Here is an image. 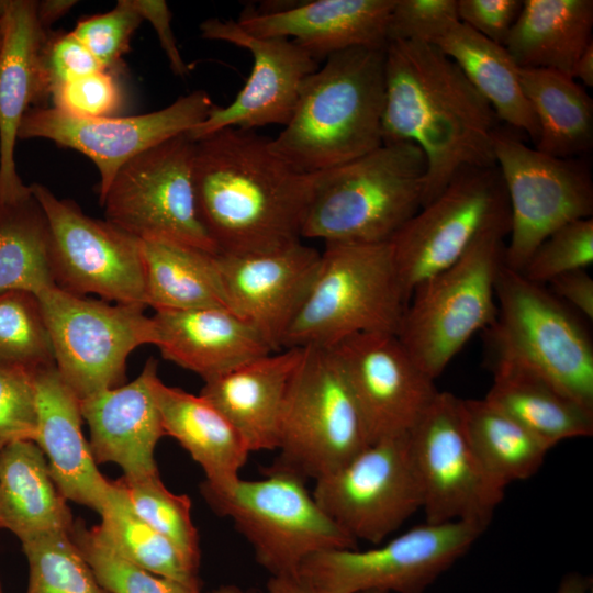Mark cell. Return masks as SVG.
I'll use <instances>...</instances> for the list:
<instances>
[{
  "label": "cell",
  "instance_id": "obj_21",
  "mask_svg": "<svg viewBox=\"0 0 593 593\" xmlns=\"http://www.w3.org/2000/svg\"><path fill=\"white\" fill-rule=\"evenodd\" d=\"M215 257L228 310L253 325L273 351L281 350L312 287L321 253L299 240L272 251Z\"/></svg>",
  "mask_w": 593,
  "mask_h": 593
},
{
  "label": "cell",
  "instance_id": "obj_38",
  "mask_svg": "<svg viewBox=\"0 0 593 593\" xmlns=\"http://www.w3.org/2000/svg\"><path fill=\"white\" fill-rule=\"evenodd\" d=\"M114 482L143 522L168 538L192 563L200 567L199 535L191 518L189 496L170 492L159 473L137 479L123 475Z\"/></svg>",
  "mask_w": 593,
  "mask_h": 593
},
{
  "label": "cell",
  "instance_id": "obj_22",
  "mask_svg": "<svg viewBox=\"0 0 593 593\" xmlns=\"http://www.w3.org/2000/svg\"><path fill=\"white\" fill-rule=\"evenodd\" d=\"M395 0H312L275 8L246 9L237 24L260 37L296 43L316 61L353 47L385 48Z\"/></svg>",
  "mask_w": 593,
  "mask_h": 593
},
{
  "label": "cell",
  "instance_id": "obj_13",
  "mask_svg": "<svg viewBox=\"0 0 593 593\" xmlns=\"http://www.w3.org/2000/svg\"><path fill=\"white\" fill-rule=\"evenodd\" d=\"M194 145L184 133L128 160L100 200L105 220L138 240H165L217 254L198 215Z\"/></svg>",
  "mask_w": 593,
  "mask_h": 593
},
{
  "label": "cell",
  "instance_id": "obj_49",
  "mask_svg": "<svg viewBox=\"0 0 593 593\" xmlns=\"http://www.w3.org/2000/svg\"><path fill=\"white\" fill-rule=\"evenodd\" d=\"M132 1L143 20H147L154 27L172 72L180 77L186 76L189 67L178 49L171 29V12L167 2L164 0Z\"/></svg>",
  "mask_w": 593,
  "mask_h": 593
},
{
  "label": "cell",
  "instance_id": "obj_29",
  "mask_svg": "<svg viewBox=\"0 0 593 593\" xmlns=\"http://www.w3.org/2000/svg\"><path fill=\"white\" fill-rule=\"evenodd\" d=\"M154 394L165 436L174 437L200 465L204 483L223 488L237 481L250 451L225 415L201 394L168 387L158 377Z\"/></svg>",
  "mask_w": 593,
  "mask_h": 593
},
{
  "label": "cell",
  "instance_id": "obj_17",
  "mask_svg": "<svg viewBox=\"0 0 593 593\" xmlns=\"http://www.w3.org/2000/svg\"><path fill=\"white\" fill-rule=\"evenodd\" d=\"M313 499L345 533L381 544L422 508L409 435L376 440L315 480Z\"/></svg>",
  "mask_w": 593,
  "mask_h": 593
},
{
  "label": "cell",
  "instance_id": "obj_18",
  "mask_svg": "<svg viewBox=\"0 0 593 593\" xmlns=\"http://www.w3.org/2000/svg\"><path fill=\"white\" fill-rule=\"evenodd\" d=\"M213 105L208 92L195 90L166 108L131 116L78 119L53 107H35L24 114L18 137L48 139L90 158L100 176V201L128 160L171 137L189 133Z\"/></svg>",
  "mask_w": 593,
  "mask_h": 593
},
{
  "label": "cell",
  "instance_id": "obj_1",
  "mask_svg": "<svg viewBox=\"0 0 593 593\" xmlns=\"http://www.w3.org/2000/svg\"><path fill=\"white\" fill-rule=\"evenodd\" d=\"M501 125L486 100L438 47L413 41L389 42L382 141L411 143L423 152V205L461 169L496 165L493 143Z\"/></svg>",
  "mask_w": 593,
  "mask_h": 593
},
{
  "label": "cell",
  "instance_id": "obj_15",
  "mask_svg": "<svg viewBox=\"0 0 593 593\" xmlns=\"http://www.w3.org/2000/svg\"><path fill=\"white\" fill-rule=\"evenodd\" d=\"M409 440L425 522L488 527L505 486L485 470L469 440L462 399L438 391Z\"/></svg>",
  "mask_w": 593,
  "mask_h": 593
},
{
  "label": "cell",
  "instance_id": "obj_45",
  "mask_svg": "<svg viewBox=\"0 0 593 593\" xmlns=\"http://www.w3.org/2000/svg\"><path fill=\"white\" fill-rule=\"evenodd\" d=\"M36 436L35 372L0 363V437L35 441Z\"/></svg>",
  "mask_w": 593,
  "mask_h": 593
},
{
  "label": "cell",
  "instance_id": "obj_23",
  "mask_svg": "<svg viewBox=\"0 0 593 593\" xmlns=\"http://www.w3.org/2000/svg\"><path fill=\"white\" fill-rule=\"evenodd\" d=\"M157 377L150 358L132 382L80 400L96 463H116L133 479L158 473L154 454L165 433L154 394Z\"/></svg>",
  "mask_w": 593,
  "mask_h": 593
},
{
  "label": "cell",
  "instance_id": "obj_56",
  "mask_svg": "<svg viewBox=\"0 0 593 593\" xmlns=\"http://www.w3.org/2000/svg\"><path fill=\"white\" fill-rule=\"evenodd\" d=\"M10 0H0V22L3 20L8 7H9Z\"/></svg>",
  "mask_w": 593,
  "mask_h": 593
},
{
  "label": "cell",
  "instance_id": "obj_34",
  "mask_svg": "<svg viewBox=\"0 0 593 593\" xmlns=\"http://www.w3.org/2000/svg\"><path fill=\"white\" fill-rule=\"evenodd\" d=\"M539 127L535 148L558 158L585 157L593 146V100L570 75L519 68Z\"/></svg>",
  "mask_w": 593,
  "mask_h": 593
},
{
  "label": "cell",
  "instance_id": "obj_14",
  "mask_svg": "<svg viewBox=\"0 0 593 593\" xmlns=\"http://www.w3.org/2000/svg\"><path fill=\"white\" fill-rule=\"evenodd\" d=\"M510 225L505 186L496 165L466 167L390 240L406 299L454 265L484 232Z\"/></svg>",
  "mask_w": 593,
  "mask_h": 593
},
{
  "label": "cell",
  "instance_id": "obj_20",
  "mask_svg": "<svg viewBox=\"0 0 593 593\" xmlns=\"http://www.w3.org/2000/svg\"><path fill=\"white\" fill-rule=\"evenodd\" d=\"M200 33L202 38L247 49L253 68L235 99L226 107L214 104L188 135L197 142L227 127L254 131L269 124L284 126L304 80L318 68V61L291 40L251 35L233 20L208 19L200 24Z\"/></svg>",
  "mask_w": 593,
  "mask_h": 593
},
{
  "label": "cell",
  "instance_id": "obj_40",
  "mask_svg": "<svg viewBox=\"0 0 593 593\" xmlns=\"http://www.w3.org/2000/svg\"><path fill=\"white\" fill-rule=\"evenodd\" d=\"M0 363L33 372L55 366L49 334L34 293H0Z\"/></svg>",
  "mask_w": 593,
  "mask_h": 593
},
{
  "label": "cell",
  "instance_id": "obj_58",
  "mask_svg": "<svg viewBox=\"0 0 593 593\" xmlns=\"http://www.w3.org/2000/svg\"><path fill=\"white\" fill-rule=\"evenodd\" d=\"M362 593H388V592L378 591V590H371V591H366V592H362Z\"/></svg>",
  "mask_w": 593,
  "mask_h": 593
},
{
  "label": "cell",
  "instance_id": "obj_10",
  "mask_svg": "<svg viewBox=\"0 0 593 593\" xmlns=\"http://www.w3.org/2000/svg\"><path fill=\"white\" fill-rule=\"evenodd\" d=\"M57 371L79 400L120 387L130 354L156 345L157 329L144 305L108 304L56 286L36 294Z\"/></svg>",
  "mask_w": 593,
  "mask_h": 593
},
{
  "label": "cell",
  "instance_id": "obj_19",
  "mask_svg": "<svg viewBox=\"0 0 593 593\" xmlns=\"http://www.w3.org/2000/svg\"><path fill=\"white\" fill-rule=\"evenodd\" d=\"M329 349L358 402L371 444L410 435L438 390L396 334H356Z\"/></svg>",
  "mask_w": 593,
  "mask_h": 593
},
{
  "label": "cell",
  "instance_id": "obj_37",
  "mask_svg": "<svg viewBox=\"0 0 593 593\" xmlns=\"http://www.w3.org/2000/svg\"><path fill=\"white\" fill-rule=\"evenodd\" d=\"M113 491L100 513L99 533L124 558L148 572L201 590L199 567L168 538L143 522L131 508L121 489Z\"/></svg>",
  "mask_w": 593,
  "mask_h": 593
},
{
  "label": "cell",
  "instance_id": "obj_51",
  "mask_svg": "<svg viewBox=\"0 0 593 593\" xmlns=\"http://www.w3.org/2000/svg\"><path fill=\"white\" fill-rule=\"evenodd\" d=\"M77 3L76 0L36 1V14L43 29L48 31L51 25L66 15Z\"/></svg>",
  "mask_w": 593,
  "mask_h": 593
},
{
  "label": "cell",
  "instance_id": "obj_8",
  "mask_svg": "<svg viewBox=\"0 0 593 593\" xmlns=\"http://www.w3.org/2000/svg\"><path fill=\"white\" fill-rule=\"evenodd\" d=\"M371 444L351 388L329 348L304 347L286 392L271 468L317 480Z\"/></svg>",
  "mask_w": 593,
  "mask_h": 593
},
{
  "label": "cell",
  "instance_id": "obj_47",
  "mask_svg": "<svg viewBox=\"0 0 593 593\" xmlns=\"http://www.w3.org/2000/svg\"><path fill=\"white\" fill-rule=\"evenodd\" d=\"M104 69L71 32H46L40 51V75L46 99L58 87Z\"/></svg>",
  "mask_w": 593,
  "mask_h": 593
},
{
  "label": "cell",
  "instance_id": "obj_28",
  "mask_svg": "<svg viewBox=\"0 0 593 593\" xmlns=\"http://www.w3.org/2000/svg\"><path fill=\"white\" fill-rule=\"evenodd\" d=\"M302 348H284L205 381L200 394L238 432L248 450H275L291 376Z\"/></svg>",
  "mask_w": 593,
  "mask_h": 593
},
{
  "label": "cell",
  "instance_id": "obj_59",
  "mask_svg": "<svg viewBox=\"0 0 593 593\" xmlns=\"http://www.w3.org/2000/svg\"><path fill=\"white\" fill-rule=\"evenodd\" d=\"M2 44V21L0 22V48Z\"/></svg>",
  "mask_w": 593,
  "mask_h": 593
},
{
  "label": "cell",
  "instance_id": "obj_25",
  "mask_svg": "<svg viewBox=\"0 0 593 593\" xmlns=\"http://www.w3.org/2000/svg\"><path fill=\"white\" fill-rule=\"evenodd\" d=\"M37 436L51 477L69 501L101 513L112 481L98 470L89 443L81 432L80 400L65 383L56 366L35 372Z\"/></svg>",
  "mask_w": 593,
  "mask_h": 593
},
{
  "label": "cell",
  "instance_id": "obj_5",
  "mask_svg": "<svg viewBox=\"0 0 593 593\" xmlns=\"http://www.w3.org/2000/svg\"><path fill=\"white\" fill-rule=\"evenodd\" d=\"M405 306L390 242L326 243L282 348H332L356 334H396Z\"/></svg>",
  "mask_w": 593,
  "mask_h": 593
},
{
  "label": "cell",
  "instance_id": "obj_50",
  "mask_svg": "<svg viewBox=\"0 0 593 593\" xmlns=\"http://www.w3.org/2000/svg\"><path fill=\"white\" fill-rule=\"evenodd\" d=\"M552 294L572 305L589 321L593 320V279L585 269L566 272L552 279Z\"/></svg>",
  "mask_w": 593,
  "mask_h": 593
},
{
  "label": "cell",
  "instance_id": "obj_48",
  "mask_svg": "<svg viewBox=\"0 0 593 593\" xmlns=\"http://www.w3.org/2000/svg\"><path fill=\"white\" fill-rule=\"evenodd\" d=\"M521 0H457L459 21L503 45L522 10Z\"/></svg>",
  "mask_w": 593,
  "mask_h": 593
},
{
  "label": "cell",
  "instance_id": "obj_52",
  "mask_svg": "<svg viewBox=\"0 0 593 593\" xmlns=\"http://www.w3.org/2000/svg\"><path fill=\"white\" fill-rule=\"evenodd\" d=\"M267 593H311L295 574L271 575Z\"/></svg>",
  "mask_w": 593,
  "mask_h": 593
},
{
  "label": "cell",
  "instance_id": "obj_57",
  "mask_svg": "<svg viewBox=\"0 0 593 593\" xmlns=\"http://www.w3.org/2000/svg\"><path fill=\"white\" fill-rule=\"evenodd\" d=\"M7 443H8V441H5L4 439H2V438L0 437V456H1V451H2V449H3V447H4V445H5Z\"/></svg>",
  "mask_w": 593,
  "mask_h": 593
},
{
  "label": "cell",
  "instance_id": "obj_7",
  "mask_svg": "<svg viewBox=\"0 0 593 593\" xmlns=\"http://www.w3.org/2000/svg\"><path fill=\"white\" fill-rule=\"evenodd\" d=\"M304 480L269 468L264 479L239 478L223 488L203 482L200 489L217 515L233 521L264 569L271 575H289L316 552L356 549L358 544L321 510Z\"/></svg>",
  "mask_w": 593,
  "mask_h": 593
},
{
  "label": "cell",
  "instance_id": "obj_6",
  "mask_svg": "<svg viewBox=\"0 0 593 593\" xmlns=\"http://www.w3.org/2000/svg\"><path fill=\"white\" fill-rule=\"evenodd\" d=\"M510 225L481 234L454 265L415 288L396 336L432 379L479 331L496 320L495 283L504 264Z\"/></svg>",
  "mask_w": 593,
  "mask_h": 593
},
{
  "label": "cell",
  "instance_id": "obj_27",
  "mask_svg": "<svg viewBox=\"0 0 593 593\" xmlns=\"http://www.w3.org/2000/svg\"><path fill=\"white\" fill-rule=\"evenodd\" d=\"M492 384L485 400L545 441L559 443L593 434V412L499 342L486 336Z\"/></svg>",
  "mask_w": 593,
  "mask_h": 593
},
{
  "label": "cell",
  "instance_id": "obj_43",
  "mask_svg": "<svg viewBox=\"0 0 593 593\" xmlns=\"http://www.w3.org/2000/svg\"><path fill=\"white\" fill-rule=\"evenodd\" d=\"M142 22L132 0H119L105 13L82 18L70 32L104 69L115 71Z\"/></svg>",
  "mask_w": 593,
  "mask_h": 593
},
{
  "label": "cell",
  "instance_id": "obj_39",
  "mask_svg": "<svg viewBox=\"0 0 593 593\" xmlns=\"http://www.w3.org/2000/svg\"><path fill=\"white\" fill-rule=\"evenodd\" d=\"M21 542L29 564L26 593H109L69 533H46Z\"/></svg>",
  "mask_w": 593,
  "mask_h": 593
},
{
  "label": "cell",
  "instance_id": "obj_12",
  "mask_svg": "<svg viewBox=\"0 0 593 593\" xmlns=\"http://www.w3.org/2000/svg\"><path fill=\"white\" fill-rule=\"evenodd\" d=\"M497 315L486 336L504 345L593 412V345L575 314L551 291L501 267Z\"/></svg>",
  "mask_w": 593,
  "mask_h": 593
},
{
  "label": "cell",
  "instance_id": "obj_36",
  "mask_svg": "<svg viewBox=\"0 0 593 593\" xmlns=\"http://www.w3.org/2000/svg\"><path fill=\"white\" fill-rule=\"evenodd\" d=\"M49 232L34 197L0 202V293L19 290L35 295L54 287Z\"/></svg>",
  "mask_w": 593,
  "mask_h": 593
},
{
  "label": "cell",
  "instance_id": "obj_54",
  "mask_svg": "<svg viewBox=\"0 0 593 593\" xmlns=\"http://www.w3.org/2000/svg\"><path fill=\"white\" fill-rule=\"evenodd\" d=\"M551 593H592V581L579 572H569Z\"/></svg>",
  "mask_w": 593,
  "mask_h": 593
},
{
  "label": "cell",
  "instance_id": "obj_55",
  "mask_svg": "<svg viewBox=\"0 0 593 593\" xmlns=\"http://www.w3.org/2000/svg\"><path fill=\"white\" fill-rule=\"evenodd\" d=\"M208 593H251L236 585H222Z\"/></svg>",
  "mask_w": 593,
  "mask_h": 593
},
{
  "label": "cell",
  "instance_id": "obj_46",
  "mask_svg": "<svg viewBox=\"0 0 593 593\" xmlns=\"http://www.w3.org/2000/svg\"><path fill=\"white\" fill-rule=\"evenodd\" d=\"M458 22L457 0H395L389 21V42L434 45Z\"/></svg>",
  "mask_w": 593,
  "mask_h": 593
},
{
  "label": "cell",
  "instance_id": "obj_44",
  "mask_svg": "<svg viewBox=\"0 0 593 593\" xmlns=\"http://www.w3.org/2000/svg\"><path fill=\"white\" fill-rule=\"evenodd\" d=\"M53 108L78 119L115 116L124 92L114 70L101 69L71 80L51 96Z\"/></svg>",
  "mask_w": 593,
  "mask_h": 593
},
{
  "label": "cell",
  "instance_id": "obj_33",
  "mask_svg": "<svg viewBox=\"0 0 593 593\" xmlns=\"http://www.w3.org/2000/svg\"><path fill=\"white\" fill-rule=\"evenodd\" d=\"M139 243L146 306L155 312L228 310L216 254L165 240Z\"/></svg>",
  "mask_w": 593,
  "mask_h": 593
},
{
  "label": "cell",
  "instance_id": "obj_42",
  "mask_svg": "<svg viewBox=\"0 0 593 593\" xmlns=\"http://www.w3.org/2000/svg\"><path fill=\"white\" fill-rule=\"evenodd\" d=\"M593 262V217L575 220L551 233L535 249L521 273L532 282L549 283Z\"/></svg>",
  "mask_w": 593,
  "mask_h": 593
},
{
  "label": "cell",
  "instance_id": "obj_11",
  "mask_svg": "<svg viewBox=\"0 0 593 593\" xmlns=\"http://www.w3.org/2000/svg\"><path fill=\"white\" fill-rule=\"evenodd\" d=\"M508 126L495 133L493 150L507 193L511 228L504 264L518 272L551 233L593 215V181L585 157L558 158L526 145Z\"/></svg>",
  "mask_w": 593,
  "mask_h": 593
},
{
  "label": "cell",
  "instance_id": "obj_60",
  "mask_svg": "<svg viewBox=\"0 0 593 593\" xmlns=\"http://www.w3.org/2000/svg\"><path fill=\"white\" fill-rule=\"evenodd\" d=\"M0 593H3V592H2V589H1V584H0Z\"/></svg>",
  "mask_w": 593,
  "mask_h": 593
},
{
  "label": "cell",
  "instance_id": "obj_41",
  "mask_svg": "<svg viewBox=\"0 0 593 593\" xmlns=\"http://www.w3.org/2000/svg\"><path fill=\"white\" fill-rule=\"evenodd\" d=\"M69 534L97 581L109 593H202L131 562L104 539L97 526L87 528L78 521Z\"/></svg>",
  "mask_w": 593,
  "mask_h": 593
},
{
  "label": "cell",
  "instance_id": "obj_26",
  "mask_svg": "<svg viewBox=\"0 0 593 593\" xmlns=\"http://www.w3.org/2000/svg\"><path fill=\"white\" fill-rule=\"evenodd\" d=\"M161 356L204 382L275 353L248 322L222 307L156 311Z\"/></svg>",
  "mask_w": 593,
  "mask_h": 593
},
{
  "label": "cell",
  "instance_id": "obj_3",
  "mask_svg": "<svg viewBox=\"0 0 593 593\" xmlns=\"http://www.w3.org/2000/svg\"><path fill=\"white\" fill-rule=\"evenodd\" d=\"M385 48L328 56L304 80L289 122L270 138L272 150L296 170L317 174L381 146Z\"/></svg>",
  "mask_w": 593,
  "mask_h": 593
},
{
  "label": "cell",
  "instance_id": "obj_2",
  "mask_svg": "<svg viewBox=\"0 0 593 593\" xmlns=\"http://www.w3.org/2000/svg\"><path fill=\"white\" fill-rule=\"evenodd\" d=\"M316 176L290 166L255 131L227 127L197 141V210L217 254L266 253L299 242Z\"/></svg>",
  "mask_w": 593,
  "mask_h": 593
},
{
  "label": "cell",
  "instance_id": "obj_31",
  "mask_svg": "<svg viewBox=\"0 0 593 593\" xmlns=\"http://www.w3.org/2000/svg\"><path fill=\"white\" fill-rule=\"evenodd\" d=\"M592 0H524L504 47L519 68L552 69L571 76L593 43Z\"/></svg>",
  "mask_w": 593,
  "mask_h": 593
},
{
  "label": "cell",
  "instance_id": "obj_32",
  "mask_svg": "<svg viewBox=\"0 0 593 593\" xmlns=\"http://www.w3.org/2000/svg\"><path fill=\"white\" fill-rule=\"evenodd\" d=\"M434 45L456 63L501 123L526 134L536 144L537 119L524 94L519 67L503 45L462 22L452 25Z\"/></svg>",
  "mask_w": 593,
  "mask_h": 593
},
{
  "label": "cell",
  "instance_id": "obj_24",
  "mask_svg": "<svg viewBox=\"0 0 593 593\" xmlns=\"http://www.w3.org/2000/svg\"><path fill=\"white\" fill-rule=\"evenodd\" d=\"M46 32L36 14V1L10 0L0 48V202L31 192L18 175L14 152L24 114L46 105L40 75Z\"/></svg>",
  "mask_w": 593,
  "mask_h": 593
},
{
  "label": "cell",
  "instance_id": "obj_4",
  "mask_svg": "<svg viewBox=\"0 0 593 593\" xmlns=\"http://www.w3.org/2000/svg\"><path fill=\"white\" fill-rule=\"evenodd\" d=\"M423 152L411 143L382 144L317 172L301 237L324 243H389L422 208Z\"/></svg>",
  "mask_w": 593,
  "mask_h": 593
},
{
  "label": "cell",
  "instance_id": "obj_53",
  "mask_svg": "<svg viewBox=\"0 0 593 593\" xmlns=\"http://www.w3.org/2000/svg\"><path fill=\"white\" fill-rule=\"evenodd\" d=\"M571 77L581 81L583 87H593V43H591L575 61Z\"/></svg>",
  "mask_w": 593,
  "mask_h": 593
},
{
  "label": "cell",
  "instance_id": "obj_9",
  "mask_svg": "<svg viewBox=\"0 0 593 593\" xmlns=\"http://www.w3.org/2000/svg\"><path fill=\"white\" fill-rule=\"evenodd\" d=\"M485 528L461 521L425 522L367 550L316 552L295 575L311 593H423L467 553Z\"/></svg>",
  "mask_w": 593,
  "mask_h": 593
},
{
  "label": "cell",
  "instance_id": "obj_35",
  "mask_svg": "<svg viewBox=\"0 0 593 593\" xmlns=\"http://www.w3.org/2000/svg\"><path fill=\"white\" fill-rule=\"evenodd\" d=\"M469 440L490 475L507 486L534 475L551 449L485 399H462Z\"/></svg>",
  "mask_w": 593,
  "mask_h": 593
},
{
  "label": "cell",
  "instance_id": "obj_30",
  "mask_svg": "<svg viewBox=\"0 0 593 593\" xmlns=\"http://www.w3.org/2000/svg\"><path fill=\"white\" fill-rule=\"evenodd\" d=\"M66 501L34 440L4 445L0 456V529L12 532L21 541L46 533H70L75 521Z\"/></svg>",
  "mask_w": 593,
  "mask_h": 593
},
{
  "label": "cell",
  "instance_id": "obj_16",
  "mask_svg": "<svg viewBox=\"0 0 593 593\" xmlns=\"http://www.w3.org/2000/svg\"><path fill=\"white\" fill-rule=\"evenodd\" d=\"M31 191L48 224L49 264L57 288L146 306L141 243L107 220L90 217L68 199L34 182Z\"/></svg>",
  "mask_w": 593,
  "mask_h": 593
}]
</instances>
